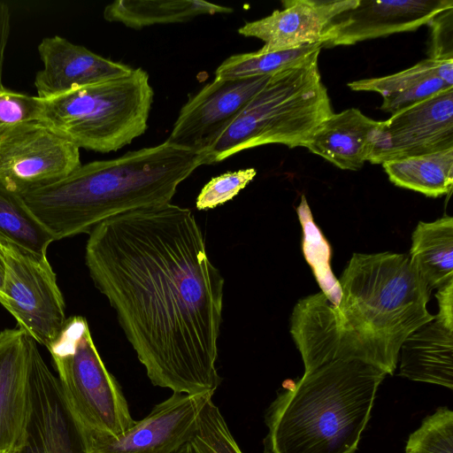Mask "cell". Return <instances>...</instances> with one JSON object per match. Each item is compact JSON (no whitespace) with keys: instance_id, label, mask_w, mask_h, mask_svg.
<instances>
[{"instance_id":"6da1fadb","label":"cell","mask_w":453,"mask_h":453,"mask_svg":"<svg viewBox=\"0 0 453 453\" xmlns=\"http://www.w3.org/2000/svg\"><path fill=\"white\" fill-rule=\"evenodd\" d=\"M85 263L152 385L214 395L224 279L192 211L167 203L111 217L89 231Z\"/></svg>"},{"instance_id":"7a4b0ae2","label":"cell","mask_w":453,"mask_h":453,"mask_svg":"<svg viewBox=\"0 0 453 453\" xmlns=\"http://www.w3.org/2000/svg\"><path fill=\"white\" fill-rule=\"evenodd\" d=\"M203 165V154L165 141L81 165L65 178L22 197L56 241L88 234L128 211L171 203L178 186Z\"/></svg>"},{"instance_id":"3957f363","label":"cell","mask_w":453,"mask_h":453,"mask_svg":"<svg viewBox=\"0 0 453 453\" xmlns=\"http://www.w3.org/2000/svg\"><path fill=\"white\" fill-rule=\"evenodd\" d=\"M386 375L359 359L304 372L266 411L265 453H354Z\"/></svg>"},{"instance_id":"277c9868","label":"cell","mask_w":453,"mask_h":453,"mask_svg":"<svg viewBox=\"0 0 453 453\" xmlns=\"http://www.w3.org/2000/svg\"><path fill=\"white\" fill-rule=\"evenodd\" d=\"M342 343L350 359L393 374L403 341L433 320L431 289L408 254L354 253L338 280Z\"/></svg>"},{"instance_id":"5b68a950","label":"cell","mask_w":453,"mask_h":453,"mask_svg":"<svg viewBox=\"0 0 453 453\" xmlns=\"http://www.w3.org/2000/svg\"><path fill=\"white\" fill-rule=\"evenodd\" d=\"M319 55L272 75L203 153V165L265 144L303 147L316 128L334 113L321 81Z\"/></svg>"},{"instance_id":"8992f818","label":"cell","mask_w":453,"mask_h":453,"mask_svg":"<svg viewBox=\"0 0 453 453\" xmlns=\"http://www.w3.org/2000/svg\"><path fill=\"white\" fill-rule=\"evenodd\" d=\"M154 91L142 68L42 100L39 120L79 149L117 151L145 133Z\"/></svg>"},{"instance_id":"52a82bcc","label":"cell","mask_w":453,"mask_h":453,"mask_svg":"<svg viewBox=\"0 0 453 453\" xmlns=\"http://www.w3.org/2000/svg\"><path fill=\"white\" fill-rule=\"evenodd\" d=\"M48 349L82 449L96 440L118 436L134 424L121 388L105 367L83 317L68 318Z\"/></svg>"},{"instance_id":"ba28073f","label":"cell","mask_w":453,"mask_h":453,"mask_svg":"<svg viewBox=\"0 0 453 453\" xmlns=\"http://www.w3.org/2000/svg\"><path fill=\"white\" fill-rule=\"evenodd\" d=\"M3 249L5 273L0 303L19 328L47 349L63 330L65 305L46 257Z\"/></svg>"},{"instance_id":"9c48e42d","label":"cell","mask_w":453,"mask_h":453,"mask_svg":"<svg viewBox=\"0 0 453 453\" xmlns=\"http://www.w3.org/2000/svg\"><path fill=\"white\" fill-rule=\"evenodd\" d=\"M81 165L80 149L40 120L16 126L0 141V184L21 196Z\"/></svg>"},{"instance_id":"30bf717a","label":"cell","mask_w":453,"mask_h":453,"mask_svg":"<svg viewBox=\"0 0 453 453\" xmlns=\"http://www.w3.org/2000/svg\"><path fill=\"white\" fill-rule=\"evenodd\" d=\"M453 148V88L403 109L377 131L371 164Z\"/></svg>"},{"instance_id":"8fae6325","label":"cell","mask_w":453,"mask_h":453,"mask_svg":"<svg viewBox=\"0 0 453 453\" xmlns=\"http://www.w3.org/2000/svg\"><path fill=\"white\" fill-rule=\"evenodd\" d=\"M270 78H214L181 107L166 141L203 154Z\"/></svg>"},{"instance_id":"7c38bea8","label":"cell","mask_w":453,"mask_h":453,"mask_svg":"<svg viewBox=\"0 0 453 453\" xmlns=\"http://www.w3.org/2000/svg\"><path fill=\"white\" fill-rule=\"evenodd\" d=\"M210 393L173 392L125 433L96 440L84 453H174L195 433L199 415L212 398Z\"/></svg>"},{"instance_id":"4fadbf2b","label":"cell","mask_w":453,"mask_h":453,"mask_svg":"<svg viewBox=\"0 0 453 453\" xmlns=\"http://www.w3.org/2000/svg\"><path fill=\"white\" fill-rule=\"evenodd\" d=\"M453 8L452 0H358L340 14L323 47L352 45L365 40L415 31L439 13Z\"/></svg>"},{"instance_id":"5bb4252c","label":"cell","mask_w":453,"mask_h":453,"mask_svg":"<svg viewBox=\"0 0 453 453\" xmlns=\"http://www.w3.org/2000/svg\"><path fill=\"white\" fill-rule=\"evenodd\" d=\"M32 338L22 329L0 333V450L19 453L32 416Z\"/></svg>"},{"instance_id":"9a60e30c","label":"cell","mask_w":453,"mask_h":453,"mask_svg":"<svg viewBox=\"0 0 453 453\" xmlns=\"http://www.w3.org/2000/svg\"><path fill=\"white\" fill-rule=\"evenodd\" d=\"M358 0H288L283 9L263 19L247 22L238 29L246 37H256L265 44L262 51L296 49L326 42L334 19L357 5Z\"/></svg>"},{"instance_id":"2e32d148","label":"cell","mask_w":453,"mask_h":453,"mask_svg":"<svg viewBox=\"0 0 453 453\" xmlns=\"http://www.w3.org/2000/svg\"><path fill=\"white\" fill-rule=\"evenodd\" d=\"M32 416L26 443L19 453H84L65 408L57 376L32 339Z\"/></svg>"},{"instance_id":"e0dca14e","label":"cell","mask_w":453,"mask_h":453,"mask_svg":"<svg viewBox=\"0 0 453 453\" xmlns=\"http://www.w3.org/2000/svg\"><path fill=\"white\" fill-rule=\"evenodd\" d=\"M43 68L35 88L41 99L129 73L132 67L97 55L59 35L45 37L38 45Z\"/></svg>"},{"instance_id":"ac0fdd59","label":"cell","mask_w":453,"mask_h":453,"mask_svg":"<svg viewBox=\"0 0 453 453\" xmlns=\"http://www.w3.org/2000/svg\"><path fill=\"white\" fill-rule=\"evenodd\" d=\"M380 125L381 121L349 108L332 113L303 147L342 170L357 171L369 160Z\"/></svg>"},{"instance_id":"d6986e66","label":"cell","mask_w":453,"mask_h":453,"mask_svg":"<svg viewBox=\"0 0 453 453\" xmlns=\"http://www.w3.org/2000/svg\"><path fill=\"white\" fill-rule=\"evenodd\" d=\"M290 334L304 372L339 359H350L342 343L336 307L322 293L300 299L290 317Z\"/></svg>"},{"instance_id":"ffe728a7","label":"cell","mask_w":453,"mask_h":453,"mask_svg":"<svg viewBox=\"0 0 453 453\" xmlns=\"http://www.w3.org/2000/svg\"><path fill=\"white\" fill-rule=\"evenodd\" d=\"M399 356L401 376L453 388V331L435 319L403 341Z\"/></svg>"},{"instance_id":"44dd1931","label":"cell","mask_w":453,"mask_h":453,"mask_svg":"<svg viewBox=\"0 0 453 453\" xmlns=\"http://www.w3.org/2000/svg\"><path fill=\"white\" fill-rule=\"evenodd\" d=\"M427 287L440 288L453 280V219L444 216L433 222H418L411 235L408 254Z\"/></svg>"},{"instance_id":"7402d4cb","label":"cell","mask_w":453,"mask_h":453,"mask_svg":"<svg viewBox=\"0 0 453 453\" xmlns=\"http://www.w3.org/2000/svg\"><path fill=\"white\" fill-rule=\"evenodd\" d=\"M233 9L203 0L143 1L118 0L103 12L110 22H119L135 29L156 25L188 21L201 15L230 13Z\"/></svg>"},{"instance_id":"603a6c76","label":"cell","mask_w":453,"mask_h":453,"mask_svg":"<svg viewBox=\"0 0 453 453\" xmlns=\"http://www.w3.org/2000/svg\"><path fill=\"white\" fill-rule=\"evenodd\" d=\"M395 186L438 197L453 187V148L381 164Z\"/></svg>"},{"instance_id":"cb8c5ba5","label":"cell","mask_w":453,"mask_h":453,"mask_svg":"<svg viewBox=\"0 0 453 453\" xmlns=\"http://www.w3.org/2000/svg\"><path fill=\"white\" fill-rule=\"evenodd\" d=\"M54 241L24 198L0 184V247L46 257Z\"/></svg>"},{"instance_id":"d4e9b609","label":"cell","mask_w":453,"mask_h":453,"mask_svg":"<svg viewBox=\"0 0 453 453\" xmlns=\"http://www.w3.org/2000/svg\"><path fill=\"white\" fill-rule=\"evenodd\" d=\"M322 44L316 43L296 49L262 51L260 50L233 55L215 71V78L242 79L272 76L280 71L300 65L320 52Z\"/></svg>"},{"instance_id":"484cf974","label":"cell","mask_w":453,"mask_h":453,"mask_svg":"<svg viewBox=\"0 0 453 453\" xmlns=\"http://www.w3.org/2000/svg\"><path fill=\"white\" fill-rule=\"evenodd\" d=\"M296 212L303 227V256L312 269L321 292L332 304L337 307L342 291L339 281L330 267L331 249L320 229L316 226L303 195L301 196Z\"/></svg>"},{"instance_id":"4316f807","label":"cell","mask_w":453,"mask_h":453,"mask_svg":"<svg viewBox=\"0 0 453 453\" xmlns=\"http://www.w3.org/2000/svg\"><path fill=\"white\" fill-rule=\"evenodd\" d=\"M439 77L453 86V59H424L413 66L388 76L348 83L355 91H373L382 97L403 93L430 77Z\"/></svg>"},{"instance_id":"83f0119b","label":"cell","mask_w":453,"mask_h":453,"mask_svg":"<svg viewBox=\"0 0 453 453\" xmlns=\"http://www.w3.org/2000/svg\"><path fill=\"white\" fill-rule=\"evenodd\" d=\"M174 453H243L219 407L210 398L190 439Z\"/></svg>"},{"instance_id":"f1b7e54d","label":"cell","mask_w":453,"mask_h":453,"mask_svg":"<svg viewBox=\"0 0 453 453\" xmlns=\"http://www.w3.org/2000/svg\"><path fill=\"white\" fill-rule=\"evenodd\" d=\"M405 453H453V412L440 407L426 417L406 443Z\"/></svg>"},{"instance_id":"f546056e","label":"cell","mask_w":453,"mask_h":453,"mask_svg":"<svg viewBox=\"0 0 453 453\" xmlns=\"http://www.w3.org/2000/svg\"><path fill=\"white\" fill-rule=\"evenodd\" d=\"M254 168L228 172L212 178L200 191L196 206L198 210L213 209L233 199L256 176Z\"/></svg>"},{"instance_id":"4dcf8cb0","label":"cell","mask_w":453,"mask_h":453,"mask_svg":"<svg viewBox=\"0 0 453 453\" xmlns=\"http://www.w3.org/2000/svg\"><path fill=\"white\" fill-rule=\"evenodd\" d=\"M42 100L38 96L0 88V141L16 126L39 120Z\"/></svg>"},{"instance_id":"1f68e13d","label":"cell","mask_w":453,"mask_h":453,"mask_svg":"<svg viewBox=\"0 0 453 453\" xmlns=\"http://www.w3.org/2000/svg\"><path fill=\"white\" fill-rule=\"evenodd\" d=\"M449 88L453 86L441 78L430 77L403 93L384 96L380 109L392 115Z\"/></svg>"},{"instance_id":"d6a6232c","label":"cell","mask_w":453,"mask_h":453,"mask_svg":"<svg viewBox=\"0 0 453 453\" xmlns=\"http://www.w3.org/2000/svg\"><path fill=\"white\" fill-rule=\"evenodd\" d=\"M431 27L428 55L434 59H453V8L436 15Z\"/></svg>"},{"instance_id":"836d02e7","label":"cell","mask_w":453,"mask_h":453,"mask_svg":"<svg viewBox=\"0 0 453 453\" xmlns=\"http://www.w3.org/2000/svg\"><path fill=\"white\" fill-rule=\"evenodd\" d=\"M435 297L439 311L434 319L448 329L453 331V280L438 288Z\"/></svg>"},{"instance_id":"e575fe53","label":"cell","mask_w":453,"mask_h":453,"mask_svg":"<svg viewBox=\"0 0 453 453\" xmlns=\"http://www.w3.org/2000/svg\"><path fill=\"white\" fill-rule=\"evenodd\" d=\"M5 273V262L3 249L0 247V295L2 294Z\"/></svg>"},{"instance_id":"d590c367","label":"cell","mask_w":453,"mask_h":453,"mask_svg":"<svg viewBox=\"0 0 453 453\" xmlns=\"http://www.w3.org/2000/svg\"><path fill=\"white\" fill-rule=\"evenodd\" d=\"M0 453H9V452L4 451V450H0Z\"/></svg>"}]
</instances>
